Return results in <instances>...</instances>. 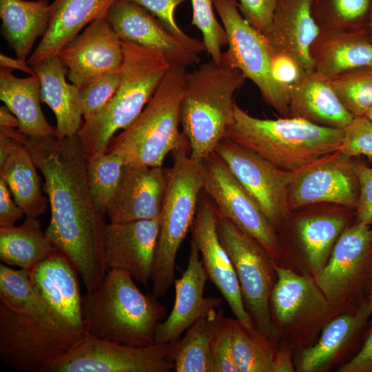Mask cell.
<instances>
[{
    "label": "cell",
    "instance_id": "obj_30",
    "mask_svg": "<svg viewBox=\"0 0 372 372\" xmlns=\"http://www.w3.org/2000/svg\"><path fill=\"white\" fill-rule=\"evenodd\" d=\"M0 99L17 118V130L23 134L56 136V127L49 124L40 106L41 83L37 75L18 78L12 69L1 68Z\"/></svg>",
    "mask_w": 372,
    "mask_h": 372
},
{
    "label": "cell",
    "instance_id": "obj_34",
    "mask_svg": "<svg viewBox=\"0 0 372 372\" xmlns=\"http://www.w3.org/2000/svg\"><path fill=\"white\" fill-rule=\"evenodd\" d=\"M347 223L344 215L329 213L304 215L295 220L296 230L312 276L327 264Z\"/></svg>",
    "mask_w": 372,
    "mask_h": 372
},
{
    "label": "cell",
    "instance_id": "obj_7",
    "mask_svg": "<svg viewBox=\"0 0 372 372\" xmlns=\"http://www.w3.org/2000/svg\"><path fill=\"white\" fill-rule=\"evenodd\" d=\"M188 147L173 152V164L165 169L166 189L151 275L152 294L157 298L174 284L176 255L191 229L203 191V161L192 158Z\"/></svg>",
    "mask_w": 372,
    "mask_h": 372
},
{
    "label": "cell",
    "instance_id": "obj_47",
    "mask_svg": "<svg viewBox=\"0 0 372 372\" xmlns=\"http://www.w3.org/2000/svg\"><path fill=\"white\" fill-rule=\"evenodd\" d=\"M135 2L156 17L171 32L179 37H190L178 25L175 19L176 7L187 0H129Z\"/></svg>",
    "mask_w": 372,
    "mask_h": 372
},
{
    "label": "cell",
    "instance_id": "obj_52",
    "mask_svg": "<svg viewBox=\"0 0 372 372\" xmlns=\"http://www.w3.org/2000/svg\"><path fill=\"white\" fill-rule=\"evenodd\" d=\"M0 65L1 68H10L12 70H19L28 73L31 76L36 75L32 66L30 65L28 61L25 60L19 59L18 58L12 59L6 56L5 54H1Z\"/></svg>",
    "mask_w": 372,
    "mask_h": 372
},
{
    "label": "cell",
    "instance_id": "obj_27",
    "mask_svg": "<svg viewBox=\"0 0 372 372\" xmlns=\"http://www.w3.org/2000/svg\"><path fill=\"white\" fill-rule=\"evenodd\" d=\"M116 0H54L48 28L28 59L30 65L56 55L94 20L105 17Z\"/></svg>",
    "mask_w": 372,
    "mask_h": 372
},
{
    "label": "cell",
    "instance_id": "obj_54",
    "mask_svg": "<svg viewBox=\"0 0 372 372\" xmlns=\"http://www.w3.org/2000/svg\"><path fill=\"white\" fill-rule=\"evenodd\" d=\"M364 116L372 121V107L366 112Z\"/></svg>",
    "mask_w": 372,
    "mask_h": 372
},
{
    "label": "cell",
    "instance_id": "obj_43",
    "mask_svg": "<svg viewBox=\"0 0 372 372\" xmlns=\"http://www.w3.org/2000/svg\"><path fill=\"white\" fill-rule=\"evenodd\" d=\"M338 151L352 158L365 156L372 161V121L365 116H355L344 129Z\"/></svg>",
    "mask_w": 372,
    "mask_h": 372
},
{
    "label": "cell",
    "instance_id": "obj_23",
    "mask_svg": "<svg viewBox=\"0 0 372 372\" xmlns=\"http://www.w3.org/2000/svg\"><path fill=\"white\" fill-rule=\"evenodd\" d=\"M78 271L71 261L56 251L30 270L35 291L63 322L85 334Z\"/></svg>",
    "mask_w": 372,
    "mask_h": 372
},
{
    "label": "cell",
    "instance_id": "obj_35",
    "mask_svg": "<svg viewBox=\"0 0 372 372\" xmlns=\"http://www.w3.org/2000/svg\"><path fill=\"white\" fill-rule=\"evenodd\" d=\"M223 309H212L200 317L174 342L173 360L176 372H210L211 347L221 322Z\"/></svg>",
    "mask_w": 372,
    "mask_h": 372
},
{
    "label": "cell",
    "instance_id": "obj_15",
    "mask_svg": "<svg viewBox=\"0 0 372 372\" xmlns=\"http://www.w3.org/2000/svg\"><path fill=\"white\" fill-rule=\"evenodd\" d=\"M215 152L255 199L276 228L291 212L289 196L296 172L287 171L225 137Z\"/></svg>",
    "mask_w": 372,
    "mask_h": 372
},
{
    "label": "cell",
    "instance_id": "obj_10",
    "mask_svg": "<svg viewBox=\"0 0 372 372\" xmlns=\"http://www.w3.org/2000/svg\"><path fill=\"white\" fill-rule=\"evenodd\" d=\"M216 216L218 236L233 262L245 308L256 329L274 343L278 334L270 309L276 279L274 260L254 238L229 220Z\"/></svg>",
    "mask_w": 372,
    "mask_h": 372
},
{
    "label": "cell",
    "instance_id": "obj_38",
    "mask_svg": "<svg viewBox=\"0 0 372 372\" xmlns=\"http://www.w3.org/2000/svg\"><path fill=\"white\" fill-rule=\"evenodd\" d=\"M234 361L240 372H273L274 343L257 329L249 330L230 319Z\"/></svg>",
    "mask_w": 372,
    "mask_h": 372
},
{
    "label": "cell",
    "instance_id": "obj_8",
    "mask_svg": "<svg viewBox=\"0 0 372 372\" xmlns=\"http://www.w3.org/2000/svg\"><path fill=\"white\" fill-rule=\"evenodd\" d=\"M273 267L276 279L270 299L272 320L289 347L300 351L311 345L330 320L348 311L332 304L312 276L298 274L275 260Z\"/></svg>",
    "mask_w": 372,
    "mask_h": 372
},
{
    "label": "cell",
    "instance_id": "obj_16",
    "mask_svg": "<svg viewBox=\"0 0 372 372\" xmlns=\"http://www.w3.org/2000/svg\"><path fill=\"white\" fill-rule=\"evenodd\" d=\"M106 18L121 41L158 52L171 67L190 66L198 63L200 54L206 52L203 40L178 37L135 2L116 0L109 8Z\"/></svg>",
    "mask_w": 372,
    "mask_h": 372
},
{
    "label": "cell",
    "instance_id": "obj_44",
    "mask_svg": "<svg viewBox=\"0 0 372 372\" xmlns=\"http://www.w3.org/2000/svg\"><path fill=\"white\" fill-rule=\"evenodd\" d=\"M230 319L223 317L213 340L209 358L210 372H240L233 356Z\"/></svg>",
    "mask_w": 372,
    "mask_h": 372
},
{
    "label": "cell",
    "instance_id": "obj_49",
    "mask_svg": "<svg viewBox=\"0 0 372 372\" xmlns=\"http://www.w3.org/2000/svg\"><path fill=\"white\" fill-rule=\"evenodd\" d=\"M358 352L342 364L338 372H372V318L368 321Z\"/></svg>",
    "mask_w": 372,
    "mask_h": 372
},
{
    "label": "cell",
    "instance_id": "obj_45",
    "mask_svg": "<svg viewBox=\"0 0 372 372\" xmlns=\"http://www.w3.org/2000/svg\"><path fill=\"white\" fill-rule=\"evenodd\" d=\"M267 47L273 77L279 85L289 92L291 86L308 73L291 56L274 50L268 45Z\"/></svg>",
    "mask_w": 372,
    "mask_h": 372
},
{
    "label": "cell",
    "instance_id": "obj_25",
    "mask_svg": "<svg viewBox=\"0 0 372 372\" xmlns=\"http://www.w3.org/2000/svg\"><path fill=\"white\" fill-rule=\"evenodd\" d=\"M320 33L310 0H276L272 25L265 35L274 50L294 59L307 73L314 72L310 47Z\"/></svg>",
    "mask_w": 372,
    "mask_h": 372
},
{
    "label": "cell",
    "instance_id": "obj_55",
    "mask_svg": "<svg viewBox=\"0 0 372 372\" xmlns=\"http://www.w3.org/2000/svg\"><path fill=\"white\" fill-rule=\"evenodd\" d=\"M370 34H371V40L372 41V14H371V20L370 23Z\"/></svg>",
    "mask_w": 372,
    "mask_h": 372
},
{
    "label": "cell",
    "instance_id": "obj_32",
    "mask_svg": "<svg viewBox=\"0 0 372 372\" xmlns=\"http://www.w3.org/2000/svg\"><path fill=\"white\" fill-rule=\"evenodd\" d=\"M37 166L19 141L0 161V178L7 184L14 201L26 217L37 218L47 209L48 199L42 194Z\"/></svg>",
    "mask_w": 372,
    "mask_h": 372
},
{
    "label": "cell",
    "instance_id": "obj_56",
    "mask_svg": "<svg viewBox=\"0 0 372 372\" xmlns=\"http://www.w3.org/2000/svg\"><path fill=\"white\" fill-rule=\"evenodd\" d=\"M369 303H370V307H371V309L372 311V292L369 296Z\"/></svg>",
    "mask_w": 372,
    "mask_h": 372
},
{
    "label": "cell",
    "instance_id": "obj_6",
    "mask_svg": "<svg viewBox=\"0 0 372 372\" xmlns=\"http://www.w3.org/2000/svg\"><path fill=\"white\" fill-rule=\"evenodd\" d=\"M187 74L186 68L171 67L139 116L113 136L105 152L125 163L162 167L168 153L189 147L179 128Z\"/></svg>",
    "mask_w": 372,
    "mask_h": 372
},
{
    "label": "cell",
    "instance_id": "obj_39",
    "mask_svg": "<svg viewBox=\"0 0 372 372\" xmlns=\"http://www.w3.org/2000/svg\"><path fill=\"white\" fill-rule=\"evenodd\" d=\"M86 158L88 183L94 204L105 215L121 183L125 162L120 156L107 152L86 155Z\"/></svg>",
    "mask_w": 372,
    "mask_h": 372
},
{
    "label": "cell",
    "instance_id": "obj_46",
    "mask_svg": "<svg viewBox=\"0 0 372 372\" xmlns=\"http://www.w3.org/2000/svg\"><path fill=\"white\" fill-rule=\"evenodd\" d=\"M276 0H239L238 8L243 17L264 35L269 32Z\"/></svg>",
    "mask_w": 372,
    "mask_h": 372
},
{
    "label": "cell",
    "instance_id": "obj_41",
    "mask_svg": "<svg viewBox=\"0 0 372 372\" xmlns=\"http://www.w3.org/2000/svg\"><path fill=\"white\" fill-rule=\"evenodd\" d=\"M192 6V25L201 32L206 52L216 63L222 61V47L227 45L225 29L214 12L213 0H191Z\"/></svg>",
    "mask_w": 372,
    "mask_h": 372
},
{
    "label": "cell",
    "instance_id": "obj_1",
    "mask_svg": "<svg viewBox=\"0 0 372 372\" xmlns=\"http://www.w3.org/2000/svg\"><path fill=\"white\" fill-rule=\"evenodd\" d=\"M17 137L45 179L43 189L51 213L46 236L71 261L90 292L107 271L103 254L107 223L92 198L81 141L77 135L34 137L19 131Z\"/></svg>",
    "mask_w": 372,
    "mask_h": 372
},
{
    "label": "cell",
    "instance_id": "obj_17",
    "mask_svg": "<svg viewBox=\"0 0 372 372\" xmlns=\"http://www.w3.org/2000/svg\"><path fill=\"white\" fill-rule=\"evenodd\" d=\"M360 194L357 162L340 151L296 172L289 196L290 211L331 203L356 208Z\"/></svg>",
    "mask_w": 372,
    "mask_h": 372
},
{
    "label": "cell",
    "instance_id": "obj_19",
    "mask_svg": "<svg viewBox=\"0 0 372 372\" xmlns=\"http://www.w3.org/2000/svg\"><path fill=\"white\" fill-rule=\"evenodd\" d=\"M191 230L208 278L226 300L236 319L247 329H256L245 308L233 262L220 240L215 207L204 192L199 196Z\"/></svg>",
    "mask_w": 372,
    "mask_h": 372
},
{
    "label": "cell",
    "instance_id": "obj_48",
    "mask_svg": "<svg viewBox=\"0 0 372 372\" xmlns=\"http://www.w3.org/2000/svg\"><path fill=\"white\" fill-rule=\"evenodd\" d=\"M360 194L355 208L356 222L372 225V167L357 162Z\"/></svg>",
    "mask_w": 372,
    "mask_h": 372
},
{
    "label": "cell",
    "instance_id": "obj_9",
    "mask_svg": "<svg viewBox=\"0 0 372 372\" xmlns=\"http://www.w3.org/2000/svg\"><path fill=\"white\" fill-rule=\"evenodd\" d=\"M83 335L63 324L14 312L0 302V360L11 368L54 372Z\"/></svg>",
    "mask_w": 372,
    "mask_h": 372
},
{
    "label": "cell",
    "instance_id": "obj_11",
    "mask_svg": "<svg viewBox=\"0 0 372 372\" xmlns=\"http://www.w3.org/2000/svg\"><path fill=\"white\" fill-rule=\"evenodd\" d=\"M333 304L357 309L372 292V225L356 222L336 241L325 266L313 276Z\"/></svg>",
    "mask_w": 372,
    "mask_h": 372
},
{
    "label": "cell",
    "instance_id": "obj_4",
    "mask_svg": "<svg viewBox=\"0 0 372 372\" xmlns=\"http://www.w3.org/2000/svg\"><path fill=\"white\" fill-rule=\"evenodd\" d=\"M246 78L238 69L211 60L187 72L180 110L182 132L190 156L204 161L234 123V95Z\"/></svg>",
    "mask_w": 372,
    "mask_h": 372
},
{
    "label": "cell",
    "instance_id": "obj_2",
    "mask_svg": "<svg viewBox=\"0 0 372 372\" xmlns=\"http://www.w3.org/2000/svg\"><path fill=\"white\" fill-rule=\"evenodd\" d=\"M85 333L134 347L155 344L166 311L153 294H144L127 271L108 269L99 286L82 300Z\"/></svg>",
    "mask_w": 372,
    "mask_h": 372
},
{
    "label": "cell",
    "instance_id": "obj_12",
    "mask_svg": "<svg viewBox=\"0 0 372 372\" xmlns=\"http://www.w3.org/2000/svg\"><path fill=\"white\" fill-rule=\"evenodd\" d=\"M225 29L228 48L222 61L239 70L259 89L267 103L283 117H290L289 91L273 79L264 34L243 17L236 0H213Z\"/></svg>",
    "mask_w": 372,
    "mask_h": 372
},
{
    "label": "cell",
    "instance_id": "obj_57",
    "mask_svg": "<svg viewBox=\"0 0 372 372\" xmlns=\"http://www.w3.org/2000/svg\"><path fill=\"white\" fill-rule=\"evenodd\" d=\"M39 1H42V0H39ZM45 1H48L49 0H45Z\"/></svg>",
    "mask_w": 372,
    "mask_h": 372
},
{
    "label": "cell",
    "instance_id": "obj_3",
    "mask_svg": "<svg viewBox=\"0 0 372 372\" xmlns=\"http://www.w3.org/2000/svg\"><path fill=\"white\" fill-rule=\"evenodd\" d=\"M344 130L297 117L263 119L235 105L234 121L225 136L278 167L298 172L339 150Z\"/></svg>",
    "mask_w": 372,
    "mask_h": 372
},
{
    "label": "cell",
    "instance_id": "obj_40",
    "mask_svg": "<svg viewBox=\"0 0 372 372\" xmlns=\"http://www.w3.org/2000/svg\"><path fill=\"white\" fill-rule=\"evenodd\" d=\"M330 80L347 110L354 116H364L372 107V65L344 72Z\"/></svg>",
    "mask_w": 372,
    "mask_h": 372
},
{
    "label": "cell",
    "instance_id": "obj_24",
    "mask_svg": "<svg viewBox=\"0 0 372 372\" xmlns=\"http://www.w3.org/2000/svg\"><path fill=\"white\" fill-rule=\"evenodd\" d=\"M371 315L368 298L357 309L333 318L322 328L316 342L299 351L294 360L296 371H324L340 360L363 335Z\"/></svg>",
    "mask_w": 372,
    "mask_h": 372
},
{
    "label": "cell",
    "instance_id": "obj_29",
    "mask_svg": "<svg viewBox=\"0 0 372 372\" xmlns=\"http://www.w3.org/2000/svg\"><path fill=\"white\" fill-rule=\"evenodd\" d=\"M309 52L314 72L329 79L351 70L372 65L370 29L320 32Z\"/></svg>",
    "mask_w": 372,
    "mask_h": 372
},
{
    "label": "cell",
    "instance_id": "obj_28",
    "mask_svg": "<svg viewBox=\"0 0 372 372\" xmlns=\"http://www.w3.org/2000/svg\"><path fill=\"white\" fill-rule=\"evenodd\" d=\"M41 83V101L47 104L56 120V136L77 135L83 125L80 89L65 79L67 69L57 55L32 65Z\"/></svg>",
    "mask_w": 372,
    "mask_h": 372
},
{
    "label": "cell",
    "instance_id": "obj_18",
    "mask_svg": "<svg viewBox=\"0 0 372 372\" xmlns=\"http://www.w3.org/2000/svg\"><path fill=\"white\" fill-rule=\"evenodd\" d=\"M56 55L67 69L68 80L80 90L107 74L120 72L124 59L122 41L106 16L88 24Z\"/></svg>",
    "mask_w": 372,
    "mask_h": 372
},
{
    "label": "cell",
    "instance_id": "obj_20",
    "mask_svg": "<svg viewBox=\"0 0 372 372\" xmlns=\"http://www.w3.org/2000/svg\"><path fill=\"white\" fill-rule=\"evenodd\" d=\"M161 227V215L151 220L107 223L103 254L108 269L127 271L147 287L152 271Z\"/></svg>",
    "mask_w": 372,
    "mask_h": 372
},
{
    "label": "cell",
    "instance_id": "obj_51",
    "mask_svg": "<svg viewBox=\"0 0 372 372\" xmlns=\"http://www.w3.org/2000/svg\"><path fill=\"white\" fill-rule=\"evenodd\" d=\"M292 349L286 344L276 350L274 358L273 372L296 371Z\"/></svg>",
    "mask_w": 372,
    "mask_h": 372
},
{
    "label": "cell",
    "instance_id": "obj_26",
    "mask_svg": "<svg viewBox=\"0 0 372 372\" xmlns=\"http://www.w3.org/2000/svg\"><path fill=\"white\" fill-rule=\"evenodd\" d=\"M290 117L344 130L354 118L335 93L331 80L313 72L306 74L289 88Z\"/></svg>",
    "mask_w": 372,
    "mask_h": 372
},
{
    "label": "cell",
    "instance_id": "obj_5",
    "mask_svg": "<svg viewBox=\"0 0 372 372\" xmlns=\"http://www.w3.org/2000/svg\"><path fill=\"white\" fill-rule=\"evenodd\" d=\"M121 41L124 59L120 85L103 108L84 121L77 134L87 156L105 152L115 133L128 127L139 116L171 68L158 52Z\"/></svg>",
    "mask_w": 372,
    "mask_h": 372
},
{
    "label": "cell",
    "instance_id": "obj_53",
    "mask_svg": "<svg viewBox=\"0 0 372 372\" xmlns=\"http://www.w3.org/2000/svg\"><path fill=\"white\" fill-rule=\"evenodd\" d=\"M0 127L19 128L17 118L6 105L0 107Z\"/></svg>",
    "mask_w": 372,
    "mask_h": 372
},
{
    "label": "cell",
    "instance_id": "obj_33",
    "mask_svg": "<svg viewBox=\"0 0 372 372\" xmlns=\"http://www.w3.org/2000/svg\"><path fill=\"white\" fill-rule=\"evenodd\" d=\"M56 251L36 218L25 216L19 226L0 227V260L7 265L30 271Z\"/></svg>",
    "mask_w": 372,
    "mask_h": 372
},
{
    "label": "cell",
    "instance_id": "obj_37",
    "mask_svg": "<svg viewBox=\"0 0 372 372\" xmlns=\"http://www.w3.org/2000/svg\"><path fill=\"white\" fill-rule=\"evenodd\" d=\"M320 32L370 29L372 0H310Z\"/></svg>",
    "mask_w": 372,
    "mask_h": 372
},
{
    "label": "cell",
    "instance_id": "obj_50",
    "mask_svg": "<svg viewBox=\"0 0 372 372\" xmlns=\"http://www.w3.org/2000/svg\"><path fill=\"white\" fill-rule=\"evenodd\" d=\"M24 215L21 208L12 200L7 184L0 178V227L14 225Z\"/></svg>",
    "mask_w": 372,
    "mask_h": 372
},
{
    "label": "cell",
    "instance_id": "obj_14",
    "mask_svg": "<svg viewBox=\"0 0 372 372\" xmlns=\"http://www.w3.org/2000/svg\"><path fill=\"white\" fill-rule=\"evenodd\" d=\"M174 342L134 347L85 333L54 372H170Z\"/></svg>",
    "mask_w": 372,
    "mask_h": 372
},
{
    "label": "cell",
    "instance_id": "obj_42",
    "mask_svg": "<svg viewBox=\"0 0 372 372\" xmlns=\"http://www.w3.org/2000/svg\"><path fill=\"white\" fill-rule=\"evenodd\" d=\"M121 79V70L110 73L81 90L84 121L90 119L103 108L117 90Z\"/></svg>",
    "mask_w": 372,
    "mask_h": 372
},
{
    "label": "cell",
    "instance_id": "obj_22",
    "mask_svg": "<svg viewBox=\"0 0 372 372\" xmlns=\"http://www.w3.org/2000/svg\"><path fill=\"white\" fill-rule=\"evenodd\" d=\"M165 169L125 163L118 187L106 209L110 223L151 220L161 215Z\"/></svg>",
    "mask_w": 372,
    "mask_h": 372
},
{
    "label": "cell",
    "instance_id": "obj_31",
    "mask_svg": "<svg viewBox=\"0 0 372 372\" xmlns=\"http://www.w3.org/2000/svg\"><path fill=\"white\" fill-rule=\"evenodd\" d=\"M50 14L48 1L0 0L1 34L17 58L26 60L36 40L45 34Z\"/></svg>",
    "mask_w": 372,
    "mask_h": 372
},
{
    "label": "cell",
    "instance_id": "obj_21",
    "mask_svg": "<svg viewBox=\"0 0 372 372\" xmlns=\"http://www.w3.org/2000/svg\"><path fill=\"white\" fill-rule=\"evenodd\" d=\"M208 279L200 258V252L192 240L187 267L182 276L174 280V304L167 318L157 325L156 344L176 342L200 317L210 309L220 307L221 298L204 296V289Z\"/></svg>",
    "mask_w": 372,
    "mask_h": 372
},
{
    "label": "cell",
    "instance_id": "obj_13",
    "mask_svg": "<svg viewBox=\"0 0 372 372\" xmlns=\"http://www.w3.org/2000/svg\"><path fill=\"white\" fill-rule=\"evenodd\" d=\"M203 192L212 201L216 214L254 238L274 260L281 256L276 228L258 204L214 152L203 161Z\"/></svg>",
    "mask_w": 372,
    "mask_h": 372
},
{
    "label": "cell",
    "instance_id": "obj_36",
    "mask_svg": "<svg viewBox=\"0 0 372 372\" xmlns=\"http://www.w3.org/2000/svg\"><path fill=\"white\" fill-rule=\"evenodd\" d=\"M0 302L14 312L41 318L76 331L59 318L35 291L29 270L14 269L0 264Z\"/></svg>",
    "mask_w": 372,
    "mask_h": 372
}]
</instances>
